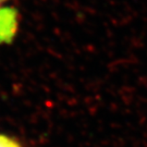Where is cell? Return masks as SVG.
Masks as SVG:
<instances>
[{
  "instance_id": "cell-2",
  "label": "cell",
  "mask_w": 147,
  "mask_h": 147,
  "mask_svg": "<svg viewBox=\"0 0 147 147\" xmlns=\"http://www.w3.org/2000/svg\"><path fill=\"white\" fill-rule=\"evenodd\" d=\"M5 1H7V0H0V5L3 3V2H5Z\"/></svg>"
},
{
  "instance_id": "cell-1",
  "label": "cell",
  "mask_w": 147,
  "mask_h": 147,
  "mask_svg": "<svg viewBox=\"0 0 147 147\" xmlns=\"http://www.w3.org/2000/svg\"><path fill=\"white\" fill-rule=\"evenodd\" d=\"M0 147H23L16 138L8 134L0 133Z\"/></svg>"
}]
</instances>
